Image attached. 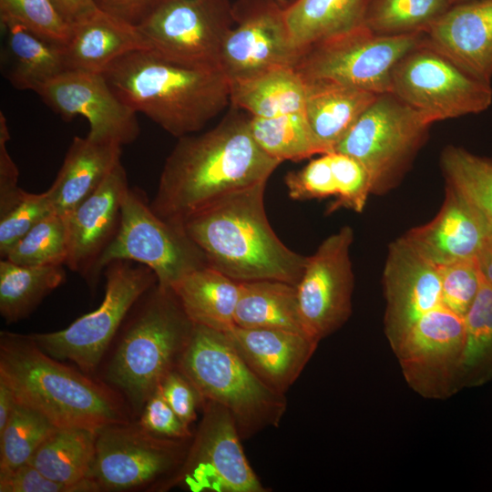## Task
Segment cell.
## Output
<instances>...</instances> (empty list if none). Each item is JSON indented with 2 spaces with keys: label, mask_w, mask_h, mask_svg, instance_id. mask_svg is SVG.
<instances>
[{
  "label": "cell",
  "mask_w": 492,
  "mask_h": 492,
  "mask_svg": "<svg viewBox=\"0 0 492 492\" xmlns=\"http://www.w3.org/2000/svg\"><path fill=\"white\" fill-rule=\"evenodd\" d=\"M101 11L133 26H139L161 0H94Z\"/></svg>",
  "instance_id": "681fc988"
},
{
  "label": "cell",
  "mask_w": 492,
  "mask_h": 492,
  "mask_svg": "<svg viewBox=\"0 0 492 492\" xmlns=\"http://www.w3.org/2000/svg\"><path fill=\"white\" fill-rule=\"evenodd\" d=\"M226 334L251 371L269 388L284 395L320 343L304 333L281 329L235 326Z\"/></svg>",
  "instance_id": "7402d4cb"
},
{
  "label": "cell",
  "mask_w": 492,
  "mask_h": 492,
  "mask_svg": "<svg viewBox=\"0 0 492 492\" xmlns=\"http://www.w3.org/2000/svg\"><path fill=\"white\" fill-rule=\"evenodd\" d=\"M190 440L160 437L138 423L106 425L97 431L89 479L98 491H165Z\"/></svg>",
  "instance_id": "8fae6325"
},
{
  "label": "cell",
  "mask_w": 492,
  "mask_h": 492,
  "mask_svg": "<svg viewBox=\"0 0 492 492\" xmlns=\"http://www.w3.org/2000/svg\"><path fill=\"white\" fill-rule=\"evenodd\" d=\"M424 40V32L379 35L361 25L306 48L295 69L305 81L329 80L378 95L390 93L395 66Z\"/></svg>",
  "instance_id": "9c48e42d"
},
{
  "label": "cell",
  "mask_w": 492,
  "mask_h": 492,
  "mask_svg": "<svg viewBox=\"0 0 492 492\" xmlns=\"http://www.w3.org/2000/svg\"><path fill=\"white\" fill-rule=\"evenodd\" d=\"M54 212L47 190L37 194L26 191L11 210L0 217L1 259H5L13 247L34 226Z\"/></svg>",
  "instance_id": "b9f144b4"
},
{
  "label": "cell",
  "mask_w": 492,
  "mask_h": 492,
  "mask_svg": "<svg viewBox=\"0 0 492 492\" xmlns=\"http://www.w3.org/2000/svg\"><path fill=\"white\" fill-rule=\"evenodd\" d=\"M102 74L128 106L177 138L200 130L230 103L221 67L182 64L151 49L128 53Z\"/></svg>",
  "instance_id": "3957f363"
},
{
  "label": "cell",
  "mask_w": 492,
  "mask_h": 492,
  "mask_svg": "<svg viewBox=\"0 0 492 492\" xmlns=\"http://www.w3.org/2000/svg\"><path fill=\"white\" fill-rule=\"evenodd\" d=\"M377 97L333 81H305L304 113L323 154L334 150Z\"/></svg>",
  "instance_id": "484cf974"
},
{
  "label": "cell",
  "mask_w": 492,
  "mask_h": 492,
  "mask_svg": "<svg viewBox=\"0 0 492 492\" xmlns=\"http://www.w3.org/2000/svg\"><path fill=\"white\" fill-rule=\"evenodd\" d=\"M329 156L337 188L336 200L329 211L346 208L362 212L368 196L372 194L367 170L358 160L346 154L333 151Z\"/></svg>",
  "instance_id": "7bdbcfd3"
},
{
  "label": "cell",
  "mask_w": 492,
  "mask_h": 492,
  "mask_svg": "<svg viewBox=\"0 0 492 492\" xmlns=\"http://www.w3.org/2000/svg\"><path fill=\"white\" fill-rule=\"evenodd\" d=\"M57 427L36 410L17 403L0 433V478L27 464Z\"/></svg>",
  "instance_id": "74e56055"
},
{
  "label": "cell",
  "mask_w": 492,
  "mask_h": 492,
  "mask_svg": "<svg viewBox=\"0 0 492 492\" xmlns=\"http://www.w3.org/2000/svg\"><path fill=\"white\" fill-rule=\"evenodd\" d=\"M118 260L149 267L163 288H171L188 273L208 266L204 254L183 229L159 217L145 193L130 187L122 199L118 230L97 263L98 277L108 263Z\"/></svg>",
  "instance_id": "30bf717a"
},
{
  "label": "cell",
  "mask_w": 492,
  "mask_h": 492,
  "mask_svg": "<svg viewBox=\"0 0 492 492\" xmlns=\"http://www.w3.org/2000/svg\"><path fill=\"white\" fill-rule=\"evenodd\" d=\"M383 287L384 334L393 350L424 314L442 305L437 267L400 237L388 247Z\"/></svg>",
  "instance_id": "d6986e66"
},
{
  "label": "cell",
  "mask_w": 492,
  "mask_h": 492,
  "mask_svg": "<svg viewBox=\"0 0 492 492\" xmlns=\"http://www.w3.org/2000/svg\"><path fill=\"white\" fill-rule=\"evenodd\" d=\"M424 35L427 46L471 77L491 84L492 0L451 5Z\"/></svg>",
  "instance_id": "44dd1931"
},
{
  "label": "cell",
  "mask_w": 492,
  "mask_h": 492,
  "mask_svg": "<svg viewBox=\"0 0 492 492\" xmlns=\"http://www.w3.org/2000/svg\"><path fill=\"white\" fill-rule=\"evenodd\" d=\"M52 2L69 25L97 8L94 0H52Z\"/></svg>",
  "instance_id": "f907efd6"
},
{
  "label": "cell",
  "mask_w": 492,
  "mask_h": 492,
  "mask_svg": "<svg viewBox=\"0 0 492 492\" xmlns=\"http://www.w3.org/2000/svg\"><path fill=\"white\" fill-rule=\"evenodd\" d=\"M1 25L18 24L49 41L65 46L71 26L52 0H0Z\"/></svg>",
  "instance_id": "ab89813d"
},
{
  "label": "cell",
  "mask_w": 492,
  "mask_h": 492,
  "mask_svg": "<svg viewBox=\"0 0 492 492\" xmlns=\"http://www.w3.org/2000/svg\"><path fill=\"white\" fill-rule=\"evenodd\" d=\"M178 368L195 386L201 403L214 402L231 413L241 439L279 426L287 408L285 395L251 371L226 333L194 324Z\"/></svg>",
  "instance_id": "8992f818"
},
{
  "label": "cell",
  "mask_w": 492,
  "mask_h": 492,
  "mask_svg": "<svg viewBox=\"0 0 492 492\" xmlns=\"http://www.w3.org/2000/svg\"><path fill=\"white\" fill-rule=\"evenodd\" d=\"M97 431L57 428L38 447L27 464L47 477L77 485L89 479L96 454Z\"/></svg>",
  "instance_id": "d6a6232c"
},
{
  "label": "cell",
  "mask_w": 492,
  "mask_h": 492,
  "mask_svg": "<svg viewBox=\"0 0 492 492\" xmlns=\"http://www.w3.org/2000/svg\"><path fill=\"white\" fill-rule=\"evenodd\" d=\"M66 218L54 212L34 226L5 259L19 265H65L67 258Z\"/></svg>",
  "instance_id": "f35d334b"
},
{
  "label": "cell",
  "mask_w": 492,
  "mask_h": 492,
  "mask_svg": "<svg viewBox=\"0 0 492 492\" xmlns=\"http://www.w3.org/2000/svg\"><path fill=\"white\" fill-rule=\"evenodd\" d=\"M66 281L64 265H19L0 261V314L6 323L29 316Z\"/></svg>",
  "instance_id": "1f68e13d"
},
{
  "label": "cell",
  "mask_w": 492,
  "mask_h": 492,
  "mask_svg": "<svg viewBox=\"0 0 492 492\" xmlns=\"http://www.w3.org/2000/svg\"><path fill=\"white\" fill-rule=\"evenodd\" d=\"M353 229L345 225L307 256L296 285L305 333L320 342L339 330L352 314L354 277L350 258Z\"/></svg>",
  "instance_id": "2e32d148"
},
{
  "label": "cell",
  "mask_w": 492,
  "mask_h": 492,
  "mask_svg": "<svg viewBox=\"0 0 492 492\" xmlns=\"http://www.w3.org/2000/svg\"><path fill=\"white\" fill-rule=\"evenodd\" d=\"M446 185L468 204L487 234H492V158L478 156L456 146L441 155Z\"/></svg>",
  "instance_id": "836d02e7"
},
{
  "label": "cell",
  "mask_w": 492,
  "mask_h": 492,
  "mask_svg": "<svg viewBox=\"0 0 492 492\" xmlns=\"http://www.w3.org/2000/svg\"><path fill=\"white\" fill-rule=\"evenodd\" d=\"M136 305L125 324L107 377L138 410L163 378L178 367L194 323L172 289L160 287L158 282Z\"/></svg>",
  "instance_id": "5b68a950"
},
{
  "label": "cell",
  "mask_w": 492,
  "mask_h": 492,
  "mask_svg": "<svg viewBox=\"0 0 492 492\" xmlns=\"http://www.w3.org/2000/svg\"><path fill=\"white\" fill-rule=\"evenodd\" d=\"M449 1H450L451 5H456V4L465 3V2H468V1H471V0H449Z\"/></svg>",
  "instance_id": "db71d44e"
},
{
  "label": "cell",
  "mask_w": 492,
  "mask_h": 492,
  "mask_svg": "<svg viewBox=\"0 0 492 492\" xmlns=\"http://www.w3.org/2000/svg\"><path fill=\"white\" fill-rule=\"evenodd\" d=\"M240 285L236 326L306 334L299 314L296 285L275 280L243 282Z\"/></svg>",
  "instance_id": "f546056e"
},
{
  "label": "cell",
  "mask_w": 492,
  "mask_h": 492,
  "mask_svg": "<svg viewBox=\"0 0 492 492\" xmlns=\"http://www.w3.org/2000/svg\"><path fill=\"white\" fill-rule=\"evenodd\" d=\"M369 0H296L286 5L292 38L302 52L313 44L364 23Z\"/></svg>",
  "instance_id": "4dcf8cb0"
},
{
  "label": "cell",
  "mask_w": 492,
  "mask_h": 492,
  "mask_svg": "<svg viewBox=\"0 0 492 492\" xmlns=\"http://www.w3.org/2000/svg\"><path fill=\"white\" fill-rule=\"evenodd\" d=\"M230 103L263 118L304 112L305 81L294 67L230 81Z\"/></svg>",
  "instance_id": "f1b7e54d"
},
{
  "label": "cell",
  "mask_w": 492,
  "mask_h": 492,
  "mask_svg": "<svg viewBox=\"0 0 492 492\" xmlns=\"http://www.w3.org/2000/svg\"><path fill=\"white\" fill-rule=\"evenodd\" d=\"M390 93L431 124L478 114L492 104L491 84L471 77L425 40L395 66Z\"/></svg>",
  "instance_id": "7c38bea8"
},
{
  "label": "cell",
  "mask_w": 492,
  "mask_h": 492,
  "mask_svg": "<svg viewBox=\"0 0 492 492\" xmlns=\"http://www.w3.org/2000/svg\"><path fill=\"white\" fill-rule=\"evenodd\" d=\"M0 380L17 403L36 410L57 428L97 431L129 422L119 392L63 364L30 334L0 333Z\"/></svg>",
  "instance_id": "277c9868"
},
{
  "label": "cell",
  "mask_w": 492,
  "mask_h": 492,
  "mask_svg": "<svg viewBox=\"0 0 492 492\" xmlns=\"http://www.w3.org/2000/svg\"><path fill=\"white\" fill-rule=\"evenodd\" d=\"M450 6L449 0H369L363 25L379 35L424 32Z\"/></svg>",
  "instance_id": "8d00e7d4"
},
{
  "label": "cell",
  "mask_w": 492,
  "mask_h": 492,
  "mask_svg": "<svg viewBox=\"0 0 492 492\" xmlns=\"http://www.w3.org/2000/svg\"><path fill=\"white\" fill-rule=\"evenodd\" d=\"M159 385L170 407L190 426L197 419V410L201 406L195 386L178 367L170 371Z\"/></svg>",
  "instance_id": "7dc6e473"
},
{
  "label": "cell",
  "mask_w": 492,
  "mask_h": 492,
  "mask_svg": "<svg viewBox=\"0 0 492 492\" xmlns=\"http://www.w3.org/2000/svg\"><path fill=\"white\" fill-rule=\"evenodd\" d=\"M36 94L66 121L85 118L92 139L123 147L139 135L138 113L119 98L102 73L67 70Z\"/></svg>",
  "instance_id": "ac0fdd59"
},
{
  "label": "cell",
  "mask_w": 492,
  "mask_h": 492,
  "mask_svg": "<svg viewBox=\"0 0 492 492\" xmlns=\"http://www.w3.org/2000/svg\"><path fill=\"white\" fill-rule=\"evenodd\" d=\"M487 233L464 199L446 185L443 204L429 222L402 237L436 266L476 258Z\"/></svg>",
  "instance_id": "603a6c76"
},
{
  "label": "cell",
  "mask_w": 492,
  "mask_h": 492,
  "mask_svg": "<svg viewBox=\"0 0 492 492\" xmlns=\"http://www.w3.org/2000/svg\"><path fill=\"white\" fill-rule=\"evenodd\" d=\"M64 46L67 70L103 73L122 56L150 49L138 26L98 8L73 23Z\"/></svg>",
  "instance_id": "cb8c5ba5"
},
{
  "label": "cell",
  "mask_w": 492,
  "mask_h": 492,
  "mask_svg": "<svg viewBox=\"0 0 492 492\" xmlns=\"http://www.w3.org/2000/svg\"><path fill=\"white\" fill-rule=\"evenodd\" d=\"M252 136L271 157L299 161L323 150L315 138L304 112L276 118H250Z\"/></svg>",
  "instance_id": "d590c367"
},
{
  "label": "cell",
  "mask_w": 492,
  "mask_h": 492,
  "mask_svg": "<svg viewBox=\"0 0 492 492\" xmlns=\"http://www.w3.org/2000/svg\"><path fill=\"white\" fill-rule=\"evenodd\" d=\"M5 33V77L19 90L37 92L67 71L64 46L49 41L18 24L2 25Z\"/></svg>",
  "instance_id": "83f0119b"
},
{
  "label": "cell",
  "mask_w": 492,
  "mask_h": 492,
  "mask_svg": "<svg viewBox=\"0 0 492 492\" xmlns=\"http://www.w3.org/2000/svg\"><path fill=\"white\" fill-rule=\"evenodd\" d=\"M147 431L164 438L190 440L193 434L165 399L160 385L145 403L138 422Z\"/></svg>",
  "instance_id": "f6af8a7d"
},
{
  "label": "cell",
  "mask_w": 492,
  "mask_h": 492,
  "mask_svg": "<svg viewBox=\"0 0 492 492\" xmlns=\"http://www.w3.org/2000/svg\"><path fill=\"white\" fill-rule=\"evenodd\" d=\"M233 25L227 0H161L138 26L150 49L168 59L220 67L222 44Z\"/></svg>",
  "instance_id": "5bb4252c"
},
{
  "label": "cell",
  "mask_w": 492,
  "mask_h": 492,
  "mask_svg": "<svg viewBox=\"0 0 492 492\" xmlns=\"http://www.w3.org/2000/svg\"><path fill=\"white\" fill-rule=\"evenodd\" d=\"M289 197L296 200L336 196L337 188L329 153L312 159L304 168L284 178Z\"/></svg>",
  "instance_id": "ee69618b"
},
{
  "label": "cell",
  "mask_w": 492,
  "mask_h": 492,
  "mask_svg": "<svg viewBox=\"0 0 492 492\" xmlns=\"http://www.w3.org/2000/svg\"><path fill=\"white\" fill-rule=\"evenodd\" d=\"M440 278L442 305L464 318L477 294L480 272L471 258L436 266Z\"/></svg>",
  "instance_id": "60d3db41"
},
{
  "label": "cell",
  "mask_w": 492,
  "mask_h": 492,
  "mask_svg": "<svg viewBox=\"0 0 492 492\" xmlns=\"http://www.w3.org/2000/svg\"><path fill=\"white\" fill-rule=\"evenodd\" d=\"M122 146L75 137L47 192L56 213L66 217L93 194L121 162Z\"/></svg>",
  "instance_id": "d4e9b609"
},
{
  "label": "cell",
  "mask_w": 492,
  "mask_h": 492,
  "mask_svg": "<svg viewBox=\"0 0 492 492\" xmlns=\"http://www.w3.org/2000/svg\"><path fill=\"white\" fill-rule=\"evenodd\" d=\"M279 0H241L221 47L220 67L229 81L278 67H296L302 51L293 42Z\"/></svg>",
  "instance_id": "e0dca14e"
},
{
  "label": "cell",
  "mask_w": 492,
  "mask_h": 492,
  "mask_svg": "<svg viewBox=\"0 0 492 492\" xmlns=\"http://www.w3.org/2000/svg\"><path fill=\"white\" fill-rule=\"evenodd\" d=\"M466 337L458 386H479L492 379V286L480 273L474 302L464 317Z\"/></svg>",
  "instance_id": "e575fe53"
},
{
  "label": "cell",
  "mask_w": 492,
  "mask_h": 492,
  "mask_svg": "<svg viewBox=\"0 0 492 492\" xmlns=\"http://www.w3.org/2000/svg\"><path fill=\"white\" fill-rule=\"evenodd\" d=\"M201 407L183 463L165 491L175 487L190 492L268 491L247 460L231 413L210 401H203Z\"/></svg>",
  "instance_id": "4fadbf2b"
},
{
  "label": "cell",
  "mask_w": 492,
  "mask_h": 492,
  "mask_svg": "<svg viewBox=\"0 0 492 492\" xmlns=\"http://www.w3.org/2000/svg\"><path fill=\"white\" fill-rule=\"evenodd\" d=\"M9 140L7 121L0 112V217L11 210L26 192L18 186L19 170L7 150Z\"/></svg>",
  "instance_id": "c3c4849f"
},
{
  "label": "cell",
  "mask_w": 492,
  "mask_h": 492,
  "mask_svg": "<svg viewBox=\"0 0 492 492\" xmlns=\"http://www.w3.org/2000/svg\"><path fill=\"white\" fill-rule=\"evenodd\" d=\"M96 484L88 479L70 485L55 481L30 464H25L0 478V492H97Z\"/></svg>",
  "instance_id": "bcb514c9"
},
{
  "label": "cell",
  "mask_w": 492,
  "mask_h": 492,
  "mask_svg": "<svg viewBox=\"0 0 492 492\" xmlns=\"http://www.w3.org/2000/svg\"><path fill=\"white\" fill-rule=\"evenodd\" d=\"M465 337L464 318L445 306L424 314L392 350L408 385L429 399L457 393Z\"/></svg>",
  "instance_id": "9a60e30c"
},
{
  "label": "cell",
  "mask_w": 492,
  "mask_h": 492,
  "mask_svg": "<svg viewBox=\"0 0 492 492\" xmlns=\"http://www.w3.org/2000/svg\"><path fill=\"white\" fill-rule=\"evenodd\" d=\"M431 125L394 94H380L333 151L358 160L369 174L372 194L384 195L400 183Z\"/></svg>",
  "instance_id": "52a82bcc"
},
{
  "label": "cell",
  "mask_w": 492,
  "mask_h": 492,
  "mask_svg": "<svg viewBox=\"0 0 492 492\" xmlns=\"http://www.w3.org/2000/svg\"><path fill=\"white\" fill-rule=\"evenodd\" d=\"M479 272L492 286V234H487L476 256Z\"/></svg>",
  "instance_id": "f5cc1de1"
},
{
  "label": "cell",
  "mask_w": 492,
  "mask_h": 492,
  "mask_svg": "<svg viewBox=\"0 0 492 492\" xmlns=\"http://www.w3.org/2000/svg\"><path fill=\"white\" fill-rule=\"evenodd\" d=\"M103 272L105 293L96 310L62 330L30 334L47 354L71 361L86 373L97 367L134 305L158 282L151 269L130 261H114Z\"/></svg>",
  "instance_id": "ba28073f"
},
{
  "label": "cell",
  "mask_w": 492,
  "mask_h": 492,
  "mask_svg": "<svg viewBox=\"0 0 492 492\" xmlns=\"http://www.w3.org/2000/svg\"><path fill=\"white\" fill-rule=\"evenodd\" d=\"M129 188L119 162L98 189L66 216L67 258L66 266L78 273L92 292L99 282L97 263L118 230L121 202Z\"/></svg>",
  "instance_id": "ffe728a7"
},
{
  "label": "cell",
  "mask_w": 492,
  "mask_h": 492,
  "mask_svg": "<svg viewBox=\"0 0 492 492\" xmlns=\"http://www.w3.org/2000/svg\"><path fill=\"white\" fill-rule=\"evenodd\" d=\"M171 289L194 324L222 333L236 326L239 282L208 265L188 273Z\"/></svg>",
  "instance_id": "4316f807"
},
{
  "label": "cell",
  "mask_w": 492,
  "mask_h": 492,
  "mask_svg": "<svg viewBox=\"0 0 492 492\" xmlns=\"http://www.w3.org/2000/svg\"><path fill=\"white\" fill-rule=\"evenodd\" d=\"M281 163L257 144L249 118L228 115L200 135L179 138L164 162L150 207L181 228L190 216L220 198L268 181Z\"/></svg>",
  "instance_id": "6da1fadb"
},
{
  "label": "cell",
  "mask_w": 492,
  "mask_h": 492,
  "mask_svg": "<svg viewBox=\"0 0 492 492\" xmlns=\"http://www.w3.org/2000/svg\"><path fill=\"white\" fill-rule=\"evenodd\" d=\"M17 402L10 387L0 380V433L7 425Z\"/></svg>",
  "instance_id": "816d5d0a"
},
{
  "label": "cell",
  "mask_w": 492,
  "mask_h": 492,
  "mask_svg": "<svg viewBox=\"0 0 492 492\" xmlns=\"http://www.w3.org/2000/svg\"><path fill=\"white\" fill-rule=\"evenodd\" d=\"M267 181L231 192L190 216L181 225L209 266L239 282H300L307 256L276 235L264 208Z\"/></svg>",
  "instance_id": "7a4b0ae2"
}]
</instances>
